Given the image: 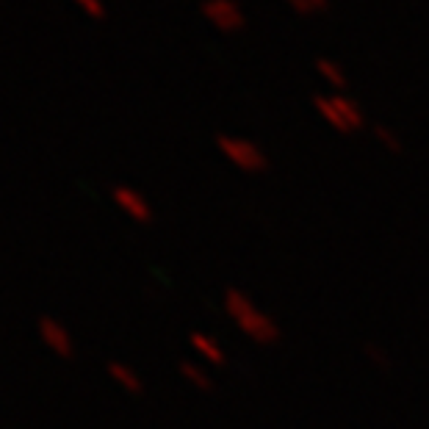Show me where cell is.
<instances>
[{"instance_id":"cell-1","label":"cell","mask_w":429,"mask_h":429,"mask_svg":"<svg viewBox=\"0 0 429 429\" xmlns=\"http://www.w3.org/2000/svg\"><path fill=\"white\" fill-rule=\"evenodd\" d=\"M216 144H219V150L225 152L238 169H244V172L266 169V158H263V152L258 150L253 142L235 139V136H219Z\"/></svg>"},{"instance_id":"cell-2","label":"cell","mask_w":429,"mask_h":429,"mask_svg":"<svg viewBox=\"0 0 429 429\" xmlns=\"http://www.w3.org/2000/svg\"><path fill=\"white\" fill-rule=\"evenodd\" d=\"M36 329H39V338H42V344L55 352L58 357H73L75 354V344H73V335H70V329L64 327L58 319H53V316H39V322H36Z\"/></svg>"},{"instance_id":"cell-3","label":"cell","mask_w":429,"mask_h":429,"mask_svg":"<svg viewBox=\"0 0 429 429\" xmlns=\"http://www.w3.org/2000/svg\"><path fill=\"white\" fill-rule=\"evenodd\" d=\"M202 14L222 31H238L244 26V11L233 0H205L202 3Z\"/></svg>"},{"instance_id":"cell-4","label":"cell","mask_w":429,"mask_h":429,"mask_svg":"<svg viewBox=\"0 0 429 429\" xmlns=\"http://www.w3.org/2000/svg\"><path fill=\"white\" fill-rule=\"evenodd\" d=\"M228 310H230V316H233L241 327L247 329L253 338L260 341V327H258V324H266V327H269V322H263V316H260V313H258V310H255L253 304L247 302L241 294L230 291L228 294Z\"/></svg>"},{"instance_id":"cell-5","label":"cell","mask_w":429,"mask_h":429,"mask_svg":"<svg viewBox=\"0 0 429 429\" xmlns=\"http://www.w3.org/2000/svg\"><path fill=\"white\" fill-rule=\"evenodd\" d=\"M111 194H114V202L125 211L130 219H136V222H150L152 219L150 205L144 202V197H142L139 191H133V189H127V186H117Z\"/></svg>"},{"instance_id":"cell-6","label":"cell","mask_w":429,"mask_h":429,"mask_svg":"<svg viewBox=\"0 0 429 429\" xmlns=\"http://www.w3.org/2000/svg\"><path fill=\"white\" fill-rule=\"evenodd\" d=\"M108 374H111L114 382H120L127 393H142V388H144L142 379H139V374H136L130 366L120 363V360H111V363H108Z\"/></svg>"},{"instance_id":"cell-7","label":"cell","mask_w":429,"mask_h":429,"mask_svg":"<svg viewBox=\"0 0 429 429\" xmlns=\"http://www.w3.org/2000/svg\"><path fill=\"white\" fill-rule=\"evenodd\" d=\"M332 102H335V108L341 111V117H344V122H346V127L349 130H360L363 127V111L357 108V102L349 100V97H332Z\"/></svg>"},{"instance_id":"cell-8","label":"cell","mask_w":429,"mask_h":429,"mask_svg":"<svg viewBox=\"0 0 429 429\" xmlns=\"http://www.w3.org/2000/svg\"><path fill=\"white\" fill-rule=\"evenodd\" d=\"M313 105H316V111L327 120L329 125L335 127V130H344V133H349V127H346V122H344V117H341V111L335 108V102H332V97H313Z\"/></svg>"},{"instance_id":"cell-9","label":"cell","mask_w":429,"mask_h":429,"mask_svg":"<svg viewBox=\"0 0 429 429\" xmlns=\"http://www.w3.org/2000/svg\"><path fill=\"white\" fill-rule=\"evenodd\" d=\"M316 70H319V75L324 78L332 89H344V86H346V75L341 73V67H338L335 61L319 58V61H316Z\"/></svg>"},{"instance_id":"cell-10","label":"cell","mask_w":429,"mask_h":429,"mask_svg":"<svg viewBox=\"0 0 429 429\" xmlns=\"http://www.w3.org/2000/svg\"><path fill=\"white\" fill-rule=\"evenodd\" d=\"M191 344H194V349H197L202 357H208L211 363H222V360H225L222 349H219L208 335H202V332H194V335H191Z\"/></svg>"},{"instance_id":"cell-11","label":"cell","mask_w":429,"mask_h":429,"mask_svg":"<svg viewBox=\"0 0 429 429\" xmlns=\"http://www.w3.org/2000/svg\"><path fill=\"white\" fill-rule=\"evenodd\" d=\"M297 14H304V17H313L319 11H324L329 6V0H285Z\"/></svg>"},{"instance_id":"cell-12","label":"cell","mask_w":429,"mask_h":429,"mask_svg":"<svg viewBox=\"0 0 429 429\" xmlns=\"http://www.w3.org/2000/svg\"><path fill=\"white\" fill-rule=\"evenodd\" d=\"M374 133H377V136H379V142H382V144H385L388 150H393V152H399V150H402V144H399V139H396V136H393V133H391V130H388V127H385V125H377V127H374Z\"/></svg>"},{"instance_id":"cell-13","label":"cell","mask_w":429,"mask_h":429,"mask_svg":"<svg viewBox=\"0 0 429 429\" xmlns=\"http://www.w3.org/2000/svg\"><path fill=\"white\" fill-rule=\"evenodd\" d=\"M180 371H183V374H186V377L191 379V382H197V385H200V388H208V385H211V382H208V377H205V374H202L200 369H194V366H191V363H180Z\"/></svg>"},{"instance_id":"cell-14","label":"cell","mask_w":429,"mask_h":429,"mask_svg":"<svg viewBox=\"0 0 429 429\" xmlns=\"http://www.w3.org/2000/svg\"><path fill=\"white\" fill-rule=\"evenodd\" d=\"M78 3H80V6H83L89 14H92V17H100V14H102L100 0H78Z\"/></svg>"}]
</instances>
